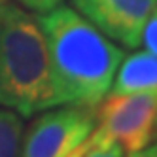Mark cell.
<instances>
[{"label": "cell", "instance_id": "9", "mask_svg": "<svg viewBox=\"0 0 157 157\" xmlns=\"http://www.w3.org/2000/svg\"><path fill=\"white\" fill-rule=\"evenodd\" d=\"M142 42H144L146 49L157 57V6L142 29Z\"/></svg>", "mask_w": 157, "mask_h": 157}, {"label": "cell", "instance_id": "1", "mask_svg": "<svg viewBox=\"0 0 157 157\" xmlns=\"http://www.w3.org/2000/svg\"><path fill=\"white\" fill-rule=\"evenodd\" d=\"M36 19L48 44L55 104L97 108L125 59L123 49L70 8L57 6Z\"/></svg>", "mask_w": 157, "mask_h": 157}, {"label": "cell", "instance_id": "6", "mask_svg": "<svg viewBox=\"0 0 157 157\" xmlns=\"http://www.w3.org/2000/svg\"><path fill=\"white\" fill-rule=\"evenodd\" d=\"M153 89H157V57L150 51H138L121 61L110 91L112 95H127Z\"/></svg>", "mask_w": 157, "mask_h": 157}, {"label": "cell", "instance_id": "11", "mask_svg": "<svg viewBox=\"0 0 157 157\" xmlns=\"http://www.w3.org/2000/svg\"><path fill=\"white\" fill-rule=\"evenodd\" d=\"M129 157H157V144L150 146V148H142L138 151L129 153Z\"/></svg>", "mask_w": 157, "mask_h": 157}, {"label": "cell", "instance_id": "8", "mask_svg": "<svg viewBox=\"0 0 157 157\" xmlns=\"http://www.w3.org/2000/svg\"><path fill=\"white\" fill-rule=\"evenodd\" d=\"M87 150L82 157H123V146L116 140H104V142H98V144H87L85 140Z\"/></svg>", "mask_w": 157, "mask_h": 157}, {"label": "cell", "instance_id": "2", "mask_svg": "<svg viewBox=\"0 0 157 157\" xmlns=\"http://www.w3.org/2000/svg\"><path fill=\"white\" fill-rule=\"evenodd\" d=\"M0 106L21 117L57 106L40 23L10 0H0Z\"/></svg>", "mask_w": 157, "mask_h": 157}, {"label": "cell", "instance_id": "7", "mask_svg": "<svg viewBox=\"0 0 157 157\" xmlns=\"http://www.w3.org/2000/svg\"><path fill=\"white\" fill-rule=\"evenodd\" d=\"M23 119L17 112L0 106V157H19Z\"/></svg>", "mask_w": 157, "mask_h": 157}, {"label": "cell", "instance_id": "10", "mask_svg": "<svg viewBox=\"0 0 157 157\" xmlns=\"http://www.w3.org/2000/svg\"><path fill=\"white\" fill-rule=\"evenodd\" d=\"M21 2L25 8L32 10V12H38V13H46V12H51L57 6H61L63 0H17Z\"/></svg>", "mask_w": 157, "mask_h": 157}, {"label": "cell", "instance_id": "3", "mask_svg": "<svg viewBox=\"0 0 157 157\" xmlns=\"http://www.w3.org/2000/svg\"><path fill=\"white\" fill-rule=\"evenodd\" d=\"M98 129L87 144L116 140L129 153L146 148L157 136V89L110 95L97 112Z\"/></svg>", "mask_w": 157, "mask_h": 157}, {"label": "cell", "instance_id": "5", "mask_svg": "<svg viewBox=\"0 0 157 157\" xmlns=\"http://www.w3.org/2000/svg\"><path fill=\"white\" fill-rule=\"evenodd\" d=\"M72 4L102 34L125 48H136L157 0H72Z\"/></svg>", "mask_w": 157, "mask_h": 157}, {"label": "cell", "instance_id": "4", "mask_svg": "<svg viewBox=\"0 0 157 157\" xmlns=\"http://www.w3.org/2000/svg\"><path fill=\"white\" fill-rule=\"evenodd\" d=\"M97 123L95 108L66 104L38 116L23 134L19 157H70L91 136Z\"/></svg>", "mask_w": 157, "mask_h": 157}]
</instances>
